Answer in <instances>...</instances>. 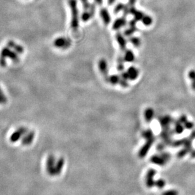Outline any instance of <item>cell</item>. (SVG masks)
<instances>
[{"mask_svg":"<svg viewBox=\"0 0 195 195\" xmlns=\"http://www.w3.org/2000/svg\"><path fill=\"white\" fill-rule=\"evenodd\" d=\"M70 5L71 7L72 13L71 27L73 29H77L79 27V18L78 11L76 7V2L75 0H70Z\"/></svg>","mask_w":195,"mask_h":195,"instance_id":"obj_1","label":"cell"},{"mask_svg":"<svg viewBox=\"0 0 195 195\" xmlns=\"http://www.w3.org/2000/svg\"><path fill=\"white\" fill-rule=\"evenodd\" d=\"M155 138H153L152 139L148 140L146 141V143L144 144V146H142V148L140 149V150L139 151L138 157L140 158H144L147 155L148 151L149 150V149H150L152 144L155 142Z\"/></svg>","mask_w":195,"mask_h":195,"instance_id":"obj_2","label":"cell"},{"mask_svg":"<svg viewBox=\"0 0 195 195\" xmlns=\"http://www.w3.org/2000/svg\"><path fill=\"white\" fill-rule=\"evenodd\" d=\"M98 67H99L100 71L102 73L103 77L107 81L109 76H108L109 69H108V64H107L106 60H104V59L100 60V61L98 62Z\"/></svg>","mask_w":195,"mask_h":195,"instance_id":"obj_3","label":"cell"},{"mask_svg":"<svg viewBox=\"0 0 195 195\" xmlns=\"http://www.w3.org/2000/svg\"><path fill=\"white\" fill-rule=\"evenodd\" d=\"M157 171L154 169H149L148 171L146 177V184L149 188H151L155 186V181L153 180V177L155 175Z\"/></svg>","mask_w":195,"mask_h":195,"instance_id":"obj_4","label":"cell"},{"mask_svg":"<svg viewBox=\"0 0 195 195\" xmlns=\"http://www.w3.org/2000/svg\"><path fill=\"white\" fill-rule=\"evenodd\" d=\"M116 40L117 41V43L118 46L121 48V50L123 51H125L126 50V46H127V41L125 39L124 36L120 33H117L116 34Z\"/></svg>","mask_w":195,"mask_h":195,"instance_id":"obj_5","label":"cell"},{"mask_svg":"<svg viewBox=\"0 0 195 195\" xmlns=\"http://www.w3.org/2000/svg\"><path fill=\"white\" fill-rule=\"evenodd\" d=\"M128 74L129 79L131 81H134L136 80L140 75V72L136 67L133 66L129 67L127 70L126 71Z\"/></svg>","mask_w":195,"mask_h":195,"instance_id":"obj_6","label":"cell"},{"mask_svg":"<svg viewBox=\"0 0 195 195\" xmlns=\"http://www.w3.org/2000/svg\"><path fill=\"white\" fill-rule=\"evenodd\" d=\"M158 121H160V124L162 128H166L169 127L170 124L172 122V119L171 117L169 116H165L160 118L158 119Z\"/></svg>","mask_w":195,"mask_h":195,"instance_id":"obj_7","label":"cell"},{"mask_svg":"<svg viewBox=\"0 0 195 195\" xmlns=\"http://www.w3.org/2000/svg\"><path fill=\"white\" fill-rule=\"evenodd\" d=\"M155 115L154 110L152 108H148L145 110L144 113V116L145 121L148 123H150V122L152 121Z\"/></svg>","mask_w":195,"mask_h":195,"instance_id":"obj_8","label":"cell"},{"mask_svg":"<svg viewBox=\"0 0 195 195\" xmlns=\"http://www.w3.org/2000/svg\"><path fill=\"white\" fill-rule=\"evenodd\" d=\"M100 15H101V17L104 24L108 25L110 23L111 19L110 17V15L106 9H102L101 10Z\"/></svg>","mask_w":195,"mask_h":195,"instance_id":"obj_9","label":"cell"},{"mask_svg":"<svg viewBox=\"0 0 195 195\" xmlns=\"http://www.w3.org/2000/svg\"><path fill=\"white\" fill-rule=\"evenodd\" d=\"M124 56V60L126 62H132L135 60V55L133 51L131 50H126Z\"/></svg>","mask_w":195,"mask_h":195,"instance_id":"obj_10","label":"cell"},{"mask_svg":"<svg viewBox=\"0 0 195 195\" xmlns=\"http://www.w3.org/2000/svg\"><path fill=\"white\" fill-rule=\"evenodd\" d=\"M150 161L152 162V163L156 164V165H158V166H164V165L166 164V162L162 158V157L160 155V156H158V155L152 156L150 158Z\"/></svg>","mask_w":195,"mask_h":195,"instance_id":"obj_11","label":"cell"},{"mask_svg":"<svg viewBox=\"0 0 195 195\" xmlns=\"http://www.w3.org/2000/svg\"><path fill=\"white\" fill-rule=\"evenodd\" d=\"M126 24V20L125 19H118L117 20H116L114 22V24H113V29L115 30V31H117V30L120 29L121 27H122L123 26H124Z\"/></svg>","mask_w":195,"mask_h":195,"instance_id":"obj_12","label":"cell"},{"mask_svg":"<svg viewBox=\"0 0 195 195\" xmlns=\"http://www.w3.org/2000/svg\"><path fill=\"white\" fill-rule=\"evenodd\" d=\"M192 149H193V147L192 148H191V147H184L182 149H181V150H180L177 153V157L179 158H183L188 153H191V152L192 151Z\"/></svg>","mask_w":195,"mask_h":195,"instance_id":"obj_13","label":"cell"},{"mask_svg":"<svg viewBox=\"0 0 195 195\" xmlns=\"http://www.w3.org/2000/svg\"><path fill=\"white\" fill-rule=\"evenodd\" d=\"M121 79V76H118V75H112V76L109 77L107 81L112 84V85H116L120 82Z\"/></svg>","mask_w":195,"mask_h":195,"instance_id":"obj_14","label":"cell"},{"mask_svg":"<svg viewBox=\"0 0 195 195\" xmlns=\"http://www.w3.org/2000/svg\"><path fill=\"white\" fill-rule=\"evenodd\" d=\"M142 137L144 139H145L146 141L155 138L154 135H153V132L152 129H148V130L143 132H142Z\"/></svg>","mask_w":195,"mask_h":195,"instance_id":"obj_15","label":"cell"},{"mask_svg":"<svg viewBox=\"0 0 195 195\" xmlns=\"http://www.w3.org/2000/svg\"><path fill=\"white\" fill-rule=\"evenodd\" d=\"M184 127L183 126L182 123L180 122L179 121H175V130L174 132L177 134H182L184 131Z\"/></svg>","mask_w":195,"mask_h":195,"instance_id":"obj_16","label":"cell"},{"mask_svg":"<svg viewBox=\"0 0 195 195\" xmlns=\"http://www.w3.org/2000/svg\"><path fill=\"white\" fill-rule=\"evenodd\" d=\"M129 42L135 47H140L141 45V40L140 38L134 36H130Z\"/></svg>","mask_w":195,"mask_h":195,"instance_id":"obj_17","label":"cell"},{"mask_svg":"<svg viewBox=\"0 0 195 195\" xmlns=\"http://www.w3.org/2000/svg\"><path fill=\"white\" fill-rule=\"evenodd\" d=\"M64 165V160L63 158H60L56 164V166L55 168L56 170V174H60L63 168V166Z\"/></svg>","mask_w":195,"mask_h":195,"instance_id":"obj_18","label":"cell"},{"mask_svg":"<svg viewBox=\"0 0 195 195\" xmlns=\"http://www.w3.org/2000/svg\"><path fill=\"white\" fill-rule=\"evenodd\" d=\"M124 58H122L121 56H119L118 58V63H117V70L119 71H122L124 69Z\"/></svg>","mask_w":195,"mask_h":195,"instance_id":"obj_19","label":"cell"},{"mask_svg":"<svg viewBox=\"0 0 195 195\" xmlns=\"http://www.w3.org/2000/svg\"><path fill=\"white\" fill-rule=\"evenodd\" d=\"M186 140V138H184V139H182V140H177V141H173V143L172 144V146L176 148V147H179V146H184Z\"/></svg>","mask_w":195,"mask_h":195,"instance_id":"obj_20","label":"cell"},{"mask_svg":"<svg viewBox=\"0 0 195 195\" xmlns=\"http://www.w3.org/2000/svg\"><path fill=\"white\" fill-rule=\"evenodd\" d=\"M142 22H143V23L145 25L148 26V25H151V24H152L153 20H152V19L150 17H149V16H144L143 18L142 19Z\"/></svg>","mask_w":195,"mask_h":195,"instance_id":"obj_21","label":"cell"},{"mask_svg":"<svg viewBox=\"0 0 195 195\" xmlns=\"http://www.w3.org/2000/svg\"><path fill=\"white\" fill-rule=\"evenodd\" d=\"M136 30V27L131 26L129 29H127V30H126V31L124 32V35L126 36H131L135 32Z\"/></svg>","mask_w":195,"mask_h":195,"instance_id":"obj_22","label":"cell"},{"mask_svg":"<svg viewBox=\"0 0 195 195\" xmlns=\"http://www.w3.org/2000/svg\"><path fill=\"white\" fill-rule=\"evenodd\" d=\"M155 186H157L159 189H162L165 186H166V181L163 179H159L155 181Z\"/></svg>","mask_w":195,"mask_h":195,"instance_id":"obj_23","label":"cell"},{"mask_svg":"<svg viewBox=\"0 0 195 195\" xmlns=\"http://www.w3.org/2000/svg\"><path fill=\"white\" fill-rule=\"evenodd\" d=\"M160 156L162 157V158L167 162H168L171 158V155L170 153H167V152H162L160 154Z\"/></svg>","mask_w":195,"mask_h":195,"instance_id":"obj_24","label":"cell"},{"mask_svg":"<svg viewBox=\"0 0 195 195\" xmlns=\"http://www.w3.org/2000/svg\"><path fill=\"white\" fill-rule=\"evenodd\" d=\"M162 195H179V193L176 190H168L163 192Z\"/></svg>","mask_w":195,"mask_h":195,"instance_id":"obj_25","label":"cell"},{"mask_svg":"<svg viewBox=\"0 0 195 195\" xmlns=\"http://www.w3.org/2000/svg\"><path fill=\"white\" fill-rule=\"evenodd\" d=\"M166 146V145L165 144V143L162 141V143L158 144V145L157 146V149L158 151H162Z\"/></svg>","mask_w":195,"mask_h":195,"instance_id":"obj_26","label":"cell"},{"mask_svg":"<svg viewBox=\"0 0 195 195\" xmlns=\"http://www.w3.org/2000/svg\"><path fill=\"white\" fill-rule=\"evenodd\" d=\"M127 80H125V79H123L121 78V81H120L119 84H121L123 87H127V86H128V83H127Z\"/></svg>","mask_w":195,"mask_h":195,"instance_id":"obj_27","label":"cell"},{"mask_svg":"<svg viewBox=\"0 0 195 195\" xmlns=\"http://www.w3.org/2000/svg\"><path fill=\"white\" fill-rule=\"evenodd\" d=\"M184 127H185L186 129H191L193 128V123H191V122H190L186 121V122L184 123Z\"/></svg>","mask_w":195,"mask_h":195,"instance_id":"obj_28","label":"cell"},{"mask_svg":"<svg viewBox=\"0 0 195 195\" xmlns=\"http://www.w3.org/2000/svg\"><path fill=\"white\" fill-rule=\"evenodd\" d=\"M190 155H191V157L193 158H195V149L193 151H191V153H190Z\"/></svg>","mask_w":195,"mask_h":195,"instance_id":"obj_29","label":"cell"}]
</instances>
